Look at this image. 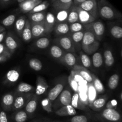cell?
<instances>
[{
	"instance_id": "cell-1",
	"label": "cell",
	"mask_w": 122,
	"mask_h": 122,
	"mask_svg": "<svg viewBox=\"0 0 122 122\" xmlns=\"http://www.w3.org/2000/svg\"><path fill=\"white\" fill-rule=\"evenodd\" d=\"M100 46V42L90 30L85 29L83 39L81 43V48L83 52L87 55L92 54L97 52Z\"/></svg>"
},
{
	"instance_id": "cell-2",
	"label": "cell",
	"mask_w": 122,
	"mask_h": 122,
	"mask_svg": "<svg viewBox=\"0 0 122 122\" xmlns=\"http://www.w3.org/2000/svg\"><path fill=\"white\" fill-rule=\"evenodd\" d=\"M98 15L107 20H112L119 17V13L107 0H97Z\"/></svg>"
},
{
	"instance_id": "cell-3",
	"label": "cell",
	"mask_w": 122,
	"mask_h": 122,
	"mask_svg": "<svg viewBox=\"0 0 122 122\" xmlns=\"http://www.w3.org/2000/svg\"><path fill=\"white\" fill-rule=\"evenodd\" d=\"M85 29L90 30L94 34L97 41H101L105 32L104 25L100 21H94L91 23L85 25Z\"/></svg>"
},
{
	"instance_id": "cell-4",
	"label": "cell",
	"mask_w": 122,
	"mask_h": 122,
	"mask_svg": "<svg viewBox=\"0 0 122 122\" xmlns=\"http://www.w3.org/2000/svg\"><path fill=\"white\" fill-rule=\"evenodd\" d=\"M57 43L58 46L61 49H63L65 52H73L75 51V46L73 44L70 35L59 37L57 39Z\"/></svg>"
},
{
	"instance_id": "cell-5",
	"label": "cell",
	"mask_w": 122,
	"mask_h": 122,
	"mask_svg": "<svg viewBox=\"0 0 122 122\" xmlns=\"http://www.w3.org/2000/svg\"><path fill=\"white\" fill-rule=\"evenodd\" d=\"M79 7L88 12L93 17L97 19V0H87L78 5Z\"/></svg>"
},
{
	"instance_id": "cell-6",
	"label": "cell",
	"mask_w": 122,
	"mask_h": 122,
	"mask_svg": "<svg viewBox=\"0 0 122 122\" xmlns=\"http://www.w3.org/2000/svg\"><path fill=\"white\" fill-rule=\"evenodd\" d=\"M101 116L105 120L109 122H119L121 120V115L115 109L106 108L102 112Z\"/></svg>"
},
{
	"instance_id": "cell-7",
	"label": "cell",
	"mask_w": 122,
	"mask_h": 122,
	"mask_svg": "<svg viewBox=\"0 0 122 122\" xmlns=\"http://www.w3.org/2000/svg\"><path fill=\"white\" fill-rule=\"evenodd\" d=\"M76 7L77 13H78L79 22L82 23V25H88L91 23L94 22L96 20V19L93 17L91 14H89L88 12L81 9L78 6H76Z\"/></svg>"
},
{
	"instance_id": "cell-8",
	"label": "cell",
	"mask_w": 122,
	"mask_h": 122,
	"mask_svg": "<svg viewBox=\"0 0 122 122\" xmlns=\"http://www.w3.org/2000/svg\"><path fill=\"white\" fill-rule=\"evenodd\" d=\"M72 70L78 73L83 79V80L85 81L88 83L92 82V74L91 73L90 71L86 68L82 66L75 65L73 67Z\"/></svg>"
},
{
	"instance_id": "cell-9",
	"label": "cell",
	"mask_w": 122,
	"mask_h": 122,
	"mask_svg": "<svg viewBox=\"0 0 122 122\" xmlns=\"http://www.w3.org/2000/svg\"><path fill=\"white\" fill-rule=\"evenodd\" d=\"M56 19L54 14L51 12H48L44 20L45 33H50L54 30L56 25Z\"/></svg>"
},
{
	"instance_id": "cell-10",
	"label": "cell",
	"mask_w": 122,
	"mask_h": 122,
	"mask_svg": "<svg viewBox=\"0 0 122 122\" xmlns=\"http://www.w3.org/2000/svg\"><path fill=\"white\" fill-rule=\"evenodd\" d=\"M5 46L8 50V52L13 54L18 48V43L14 36L11 33H8L5 37Z\"/></svg>"
},
{
	"instance_id": "cell-11",
	"label": "cell",
	"mask_w": 122,
	"mask_h": 122,
	"mask_svg": "<svg viewBox=\"0 0 122 122\" xmlns=\"http://www.w3.org/2000/svg\"><path fill=\"white\" fill-rule=\"evenodd\" d=\"M71 97H72V94H71V91L70 88H67L63 89L61 93L58 97L60 105L62 106L70 105L71 104Z\"/></svg>"
},
{
	"instance_id": "cell-12",
	"label": "cell",
	"mask_w": 122,
	"mask_h": 122,
	"mask_svg": "<svg viewBox=\"0 0 122 122\" xmlns=\"http://www.w3.org/2000/svg\"><path fill=\"white\" fill-rule=\"evenodd\" d=\"M30 25L32 38H39L45 33L44 21L38 23H30Z\"/></svg>"
},
{
	"instance_id": "cell-13",
	"label": "cell",
	"mask_w": 122,
	"mask_h": 122,
	"mask_svg": "<svg viewBox=\"0 0 122 122\" xmlns=\"http://www.w3.org/2000/svg\"><path fill=\"white\" fill-rule=\"evenodd\" d=\"M60 61L69 67H73L75 65H76L77 60L73 52H64L63 57L60 60Z\"/></svg>"
},
{
	"instance_id": "cell-14",
	"label": "cell",
	"mask_w": 122,
	"mask_h": 122,
	"mask_svg": "<svg viewBox=\"0 0 122 122\" xmlns=\"http://www.w3.org/2000/svg\"><path fill=\"white\" fill-rule=\"evenodd\" d=\"M42 1H33V0H26L24 2L19 4L20 11L22 13H30L35 7L40 4Z\"/></svg>"
},
{
	"instance_id": "cell-15",
	"label": "cell",
	"mask_w": 122,
	"mask_h": 122,
	"mask_svg": "<svg viewBox=\"0 0 122 122\" xmlns=\"http://www.w3.org/2000/svg\"><path fill=\"white\" fill-rule=\"evenodd\" d=\"M64 87V84L63 83H59L56 85L49 91L48 94V98L51 101H55L63 91Z\"/></svg>"
},
{
	"instance_id": "cell-16",
	"label": "cell",
	"mask_w": 122,
	"mask_h": 122,
	"mask_svg": "<svg viewBox=\"0 0 122 122\" xmlns=\"http://www.w3.org/2000/svg\"><path fill=\"white\" fill-rule=\"evenodd\" d=\"M49 86L47 82L41 76H39L37 78L36 88L35 89V95H41L44 94L47 91Z\"/></svg>"
},
{
	"instance_id": "cell-17",
	"label": "cell",
	"mask_w": 122,
	"mask_h": 122,
	"mask_svg": "<svg viewBox=\"0 0 122 122\" xmlns=\"http://www.w3.org/2000/svg\"><path fill=\"white\" fill-rule=\"evenodd\" d=\"M55 33L59 36H66L70 32V26L67 22L58 23L56 24L54 28Z\"/></svg>"
},
{
	"instance_id": "cell-18",
	"label": "cell",
	"mask_w": 122,
	"mask_h": 122,
	"mask_svg": "<svg viewBox=\"0 0 122 122\" xmlns=\"http://www.w3.org/2000/svg\"><path fill=\"white\" fill-rule=\"evenodd\" d=\"M56 115L58 116L64 117L69 116H75L76 114V110L71 105L63 106L55 112Z\"/></svg>"
},
{
	"instance_id": "cell-19",
	"label": "cell",
	"mask_w": 122,
	"mask_h": 122,
	"mask_svg": "<svg viewBox=\"0 0 122 122\" xmlns=\"http://www.w3.org/2000/svg\"><path fill=\"white\" fill-rule=\"evenodd\" d=\"M73 5V0H56L52 3V7L56 10H69Z\"/></svg>"
},
{
	"instance_id": "cell-20",
	"label": "cell",
	"mask_w": 122,
	"mask_h": 122,
	"mask_svg": "<svg viewBox=\"0 0 122 122\" xmlns=\"http://www.w3.org/2000/svg\"><path fill=\"white\" fill-rule=\"evenodd\" d=\"M84 31H80V32H75V33H70V38L73 42L75 48H77V49L81 47V43H82V39H83V35H84Z\"/></svg>"
},
{
	"instance_id": "cell-21",
	"label": "cell",
	"mask_w": 122,
	"mask_h": 122,
	"mask_svg": "<svg viewBox=\"0 0 122 122\" xmlns=\"http://www.w3.org/2000/svg\"><path fill=\"white\" fill-rule=\"evenodd\" d=\"M25 42H29L32 38L31 25L29 20H26L25 26L21 33V36Z\"/></svg>"
},
{
	"instance_id": "cell-22",
	"label": "cell",
	"mask_w": 122,
	"mask_h": 122,
	"mask_svg": "<svg viewBox=\"0 0 122 122\" xmlns=\"http://www.w3.org/2000/svg\"><path fill=\"white\" fill-rule=\"evenodd\" d=\"M106 98L105 97L96 98L91 104H89V107L92 110L95 111H98L103 108L106 104Z\"/></svg>"
},
{
	"instance_id": "cell-23",
	"label": "cell",
	"mask_w": 122,
	"mask_h": 122,
	"mask_svg": "<svg viewBox=\"0 0 122 122\" xmlns=\"http://www.w3.org/2000/svg\"><path fill=\"white\" fill-rule=\"evenodd\" d=\"M77 21H79L78 13H77L76 6H74L72 5L69 9L67 22L69 25H70V24L74 23L77 22Z\"/></svg>"
},
{
	"instance_id": "cell-24",
	"label": "cell",
	"mask_w": 122,
	"mask_h": 122,
	"mask_svg": "<svg viewBox=\"0 0 122 122\" xmlns=\"http://www.w3.org/2000/svg\"><path fill=\"white\" fill-rule=\"evenodd\" d=\"M14 100V97L13 94H10V93L5 94L2 98V107L6 110L10 109L13 106Z\"/></svg>"
},
{
	"instance_id": "cell-25",
	"label": "cell",
	"mask_w": 122,
	"mask_h": 122,
	"mask_svg": "<svg viewBox=\"0 0 122 122\" xmlns=\"http://www.w3.org/2000/svg\"><path fill=\"white\" fill-rule=\"evenodd\" d=\"M50 54L53 58L59 60L60 61L61 59L64 54V51L57 45H52V46L50 48Z\"/></svg>"
},
{
	"instance_id": "cell-26",
	"label": "cell",
	"mask_w": 122,
	"mask_h": 122,
	"mask_svg": "<svg viewBox=\"0 0 122 122\" xmlns=\"http://www.w3.org/2000/svg\"><path fill=\"white\" fill-rule=\"evenodd\" d=\"M45 15H46V13L44 11L30 14L29 19L30 20V22L33 23H38L43 22L45 20Z\"/></svg>"
},
{
	"instance_id": "cell-27",
	"label": "cell",
	"mask_w": 122,
	"mask_h": 122,
	"mask_svg": "<svg viewBox=\"0 0 122 122\" xmlns=\"http://www.w3.org/2000/svg\"><path fill=\"white\" fill-rule=\"evenodd\" d=\"M87 95L89 106V104H91L97 98V92L92 83H89L87 85Z\"/></svg>"
},
{
	"instance_id": "cell-28",
	"label": "cell",
	"mask_w": 122,
	"mask_h": 122,
	"mask_svg": "<svg viewBox=\"0 0 122 122\" xmlns=\"http://www.w3.org/2000/svg\"><path fill=\"white\" fill-rule=\"evenodd\" d=\"M71 106L75 109H80V110H83L86 108L85 106H83L81 101H80L79 97V94L77 92H75L73 95L71 97V104H70Z\"/></svg>"
},
{
	"instance_id": "cell-29",
	"label": "cell",
	"mask_w": 122,
	"mask_h": 122,
	"mask_svg": "<svg viewBox=\"0 0 122 122\" xmlns=\"http://www.w3.org/2000/svg\"><path fill=\"white\" fill-rule=\"evenodd\" d=\"M37 106H38V98L36 97H34L27 103L25 107V110L29 114H32L36 110Z\"/></svg>"
},
{
	"instance_id": "cell-30",
	"label": "cell",
	"mask_w": 122,
	"mask_h": 122,
	"mask_svg": "<svg viewBox=\"0 0 122 122\" xmlns=\"http://www.w3.org/2000/svg\"><path fill=\"white\" fill-rule=\"evenodd\" d=\"M93 77V81L92 83L93 86H94V88L96 90L97 94H102V93L104 92L105 88L104 86V85L100 81V79L98 78L97 77L95 76V75L92 74Z\"/></svg>"
},
{
	"instance_id": "cell-31",
	"label": "cell",
	"mask_w": 122,
	"mask_h": 122,
	"mask_svg": "<svg viewBox=\"0 0 122 122\" xmlns=\"http://www.w3.org/2000/svg\"><path fill=\"white\" fill-rule=\"evenodd\" d=\"M69 12V10H61L57 11L56 16V23H58L67 22Z\"/></svg>"
},
{
	"instance_id": "cell-32",
	"label": "cell",
	"mask_w": 122,
	"mask_h": 122,
	"mask_svg": "<svg viewBox=\"0 0 122 122\" xmlns=\"http://www.w3.org/2000/svg\"><path fill=\"white\" fill-rule=\"evenodd\" d=\"M26 21V18L24 16L20 17L18 18L17 20L15 21V30H16L18 34L20 36H21V33H22V31L25 26Z\"/></svg>"
},
{
	"instance_id": "cell-33",
	"label": "cell",
	"mask_w": 122,
	"mask_h": 122,
	"mask_svg": "<svg viewBox=\"0 0 122 122\" xmlns=\"http://www.w3.org/2000/svg\"><path fill=\"white\" fill-rule=\"evenodd\" d=\"M93 66L95 68H100L103 64V58L101 54L99 52H96L94 54L92 58Z\"/></svg>"
},
{
	"instance_id": "cell-34",
	"label": "cell",
	"mask_w": 122,
	"mask_h": 122,
	"mask_svg": "<svg viewBox=\"0 0 122 122\" xmlns=\"http://www.w3.org/2000/svg\"><path fill=\"white\" fill-rule=\"evenodd\" d=\"M19 73L16 70H10L6 74V79L8 82L14 83L17 82L19 78Z\"/></svg>"
},
{
	"instance_id": "cell-35",
	"label": "cell",
	"mask_w": 122,
	"mask_h": 122,
	"mask_svg": "<svg viewBox=\"0 0 122 122\" xmlns=\"http://www.w3.org/2000/svg\"><path fill=\"white\" fill-rule=\"evenodd\" d=\"M104 56L105 64L106 66H112L114 63V58L112 51L109 50H106L104 53Z\"/></svg>"
},
{
	"instance_id": "cell-36",
	"label": "cell",
	"mask_w": 122,
	"mask_h": 122,
	"mask_svg": "<svg viewBox=\"0 0 122 122\" xmlns=\"http://www.w3.org/2000/svg\"><path fill=\"white\" fill-rule=\"evenodd\" d=\"M119 76L117 74H114L112 75L109 78L108 82V87L112 90H114L119 85Z\"/></svg>"
},
{
	"instance_id": "cell-37",
	"label": "cell",
	"mask_w": 122,
	"mask_h": 122,
	"mask_svg": "<svg viewBox=\"0 0 122 122\" xmlns=\"http://www.w3.org/2000/svg\"><path fill=\"white\" fill-rule=\"evenodd\" d=\"M30 67L35 71H40L42 69V63L38 58H32L29 61Z\"/></svg>"
},
{
	"instance_id": "cell-38",
	"label": "cell",
	"mask_w": 122,
	"mask_h": 122,
	"mask_svg": "<svg viewBox=\"0 0 122 122\" xmlns=\"http://www.w3.org/2000/svg\"><path fill=\"white\" fill-rule=\"evenodd\" d=\"M25 101H26V98L25 97V96L20 95V96L17 97L15 98H14L13 105V108L14 110L20 109L24 106Z\"/></svg>"
},
{
	"instance_id": "cell-39",
	"label": "cell",
	"mask_w": 122,
	"mask_h": 122,
	"mask_svg": "<svg viewBox=\"0 0 122 122\" xmlns=\"http://www.w3.org/2000/svg\"><path fill=\"white\" fill-rule=\"evenodd\" d=\"M34 89V88L29 83L22 82L20 83L17 88V91L20 93H27Z\"/></svg>"
},
{
	"instance_id": "cell-40",
	"label": "cell",
	"mask_w": 122,
	"mask_h": 122,
	"mask_svg": "<svg viewBox=\"0 0 122 122\" xmlns=\"http://www.w3.org/2000/svg\"><path fill=\"white\" fill-rule=\"evenodd\" d=\"M49 5H50V3L48 2V1H42L40 4L37 5L36 7H35L33 8V9L30 12L29 14H33V13L44 11V10H45L48 7Z\"/></svg>"
},
{
	"instance_id": "cell-41",
	"label": "cell",
	"mask_w": 122,
	"mask_h": 122,
	"mask_svg": "<svg viewBox=\"0 0 122 122\" xmlns=\"http://www.w3.org/2000/svg\"><path fill=\"white\" fill-rule=\"evenodd\" d=\"M50 39L45 37L41 38L36 41L35 45L39 49H45L50 45Z\"/></svg>"
},
{
	"instance_id": "cell-42",
	"label": "cell",
	"mask_w": 122,
	"mask_h": 122,
	"mask_svg": "<svg viewBox=\"0 0 122 122\" xmlns=\"http://www.w3.org/2000/svg\"><path fill=\"white\" fill-rule=\"evenodd\" d=\"M80 57L83 67L85 68H89L91 66V60L86 54L83 52H81Z\"/></svg>"
},
{
	"instance_id": "cell-43",
	"label": "cell",
	"mask_w": 122,
	"mask_h": 122,
	"mask_svg": "<svg viewBox=\"0 0 122 122\" xmlns=\"http://www.w3.org/2000/svg\"><path fill=\"white\" fill-rule=\"evenodd\" d=\"M111 35L116 39H121L122 38V28L120 26H114L110 29Z\"/></svg>"
},
{
	"instance_id": "cell-44",
	"label": "cell",
	"mask_w": 122,
	"mask_h": 122,
	"mask_svg": "<svg viewBox=\"0 0 122 122\" xmlns=\"http://www.w3.org/2000/svg\"><path fill=\"white\" fill-rule=\"evenodd\" d=\"M69 26H70V33L85 30V26L79 21L70 24Z\"/></svg>"
},
{
	"instance_id": "cell-45",
	"label": "cell",
	"mask_w": 122,
	"mask_h": 122,
	"mask_svg": "<svg viewBox=\"0 0 122 122\" xmlns=\"http://www.w3.org/2000/svg\"><path fill=\"white\" fill-rule=\"evenodd\" d=\"M27 119V114L25 111H19L14 116L15 122H25Z\"/></svg>"
},
{
	"instance_id": "cell-46",
	"label": "cell",
	"mask_w": 122,
	"mask_h": 122,
	"mask_svg": "<svg viewBox=\"0 0 122 122\" xmlns=\"http://www.w3.org/2000/svg\"><path fill=\"white\" fill-rule=\"evenodd\" d=\"M41 105L43 109L48 113H51L52 112V101H50L48 98H45L42 101Z\"/></svg>"
},
{
	"instance_id": "cell-47",
	"label": "cell",
	"mask_w": 122,
	"mask_h": 122,
	"mask_svg": "<svg viewBox=\"0 0 122 122\" xmlns=\"http://www.w3.org/2000/svg\"><path fill=\"white\" fill-rule=\"evenodd\" d=\"M15 20V15L14 14H10L1 21V23L4 26H10L13 25Z\"/></svg>"
},
{
	"instance_id": "cell-48",
	"label": "cell",
	"mask_w": 122,
	"mask_h": 122,
	"mask_svg": "<svg viewBox=\"0 0 122 122\" xmlns=\"http://www.w3.org/2000/svg\"><path fill=\"white\" fill-rule=\"evenodd\" d=\"M70 75L73 77V78L74 80H75V81H76V82L79 83V85H81L88 84V83H87L85 81H84V80H83V79L82 78V77H81V76H80L78 73H77L76 72H75V71H73V70H71Z\"/></svg>"
},
{
	"instance_id": "cell-49",
	"label": "cell",
	"mask_w": 122,
	"mask_h": 122,
	"mask_svg": "<svg viewBox=\"0 0 122 122\" xmlns=\"http://www.w3.org/2000/svg\"><path fill=\"white\" fill-rule=\"evenodd\" d=\"M68 82H69V84L70 88L75 92H77L79 88V85L75 80L73 79V78L70 75H69V76L68 77Z\"/></svg>"
},
{
	"instance_id": "cell-50",
	"label": "cell",
	"mask_w": 122,
	"mask_h": 122,
	"mask_svg": "<svg viewBox=\"0 0 122 122\" xmlns=\"http://www.w3.org/2000/svg\"><path fill=\"white\" fill-rule=\"evenodd\" d=\"M70 122H88V119L83 115L74 116L70 120Z\"/></svg>"
},
{
	"instance_id": "cell-51",
	"label": "cell",
	"mask_w": 122,
	"mask_h": 122,
	"mask_svg": "<svg viewBox=\"0 0 122 122\" xmlns=\"http://www.w3.org/2000/svg\"><path fill=\"white\" fill-rule=\"evenodd\" d=\"M0 55L5 56L8 58H9L11 56V54L8 52V50L5 47L4 44H1V43L0 44Z\"/></svg>"
},
{
	"instance_id": "cell-52",
	"label": "cell",
	"mask_w": 122,
	"mask_h": 122,
	"mask_svg": "<svg viewBox=\"0 0 122 122\" xmlns=\"http://www.w3.org/2000/svg\"><path fill=\"white\" fill-rule=\"evenodd\" d=\"M117 105V102L116 100H113L108 102L107 105V108H112V109H115Z\"/></svg>"
},
{
	"instance_id": "cell-53",
	"label": "cell",
	"mask_w": 122,
	"mask_h": 122,
	"mask_svg": "<svg viewBox=\"0 0 122 122\" xmlns=\"http://www.w3.org/2000/svg\"><path fill=\"white\" fill-rule=\"evenodd\" d=\"M0 122H8L7 114L3 111L0 112Z\"/></svg>"
},
{
	"instance_id": "cell-54",
	"label": "cell",
	"mask_w": 122,
	"mask_h": 122,
	"mask_svg": "<svg viewBox=\"0 0 122 122\" xmlns=\"http://www.w3.org/2000/svg\"><path fill=\"white\" fill-rule=\"evenodd\" d=\"M86 1H87V0H73V5L78 6L81 3Z\"/></svg>"
},
{
	"instance_id": "cell-55",
	"label": "cell",
	"mask_w": 122,
	"mask_h": 122,
	"mask_svg": "<svg viewBox=\"0 0 122 122\" xmlns=\"http://www.w3.org/2000/svg\"><path fill=\"white\" fill-rule=\"evenodd\" d=\"M6 36V32L5 31H4V32L0 33V44L2 42L4 41V39H5V37Z\"/></svg>"
},
{
	"instance_id": "cell-56",
	"label": "cell",
	"mask_w": 122,
	"mask_h": 122,
	"mask_svg": "<svg viewBox=\"0 0 122 122\" xmlns=\"http://www.w3.org/2000/svg\"><path fill=\"white\" fill-rule=\"evenodd\" d=\"M13 0H0V4L2 5H5L9 4Z\"/></svg>"
},
{
	"instance_id": "cell-57",
	"label": "cell",
	"mask_w": 122,
	"mask_h": 122,
	"mask_svg": "<svg viewBox=\"0 0 122 122\" xmlns=\"http://www.w3.org/2000/svg\"><path fill=\"white\" fill-rule=\"evenodd\" d=\"M8 58L7 57H5V56L0 55V63H3V62L6 61Z\"/></svg>"
},
{
	"instance_id": "cell-58",
	"label": "cell",
	"mask_w": 122,
	"mask_h": 122,
	"mask_svg": "<svg viewBox=\"0 0 122 122\" xmlns=\"http://www.w3.org/2000/svg\"><path fill=\"white\" fill-rule=\"evenodd\" d=\"M4 31H5V29L4 27H3L2 26H0V33L4 32Z\"/></svg>"
},
{
	"instance_id": "cell-59",
	"label": "cell",
	"mask_w": 122,
	"mask_h": 122,
	"mask_svg": "<svg viewBox=\"0 0 122 122\" xmlns=\"http://www.w3.org/2000/svg\"><path fill=\"white\" fill-rule=\"evenodd\" d=\"M17 2H19V4H20V3H21V2H24V1H26V0H17Z\"/></svg>"
},
{
	"instance_id": "cell-60",
	"label": "cell",
	"mask_w": 122,
	"mask_h": 122,
	"mask_svg": "<svg viewBox=\"0 0 122 122\" xmlns=\"http://www.w3.org/2000/svg\"><path fill=\"white\" fill-rule=\"evenodd\" d=\"M51 2H52V3H53V2H54V1H56V0H51Z\"/></svg>"
},
{
	"instance_id": "cell-61",
	"label": "cell",
	"mask_w": 122,
	"mask_h": 122,
	"mask_svg": "<svg viewBox=\"0 0 122 122\" xmlns=\"http://www.w3.org/2000/svg\"></svg>"
},
{
	"instance_id": "cell-62",
	"label": "cell",
	"mask_w": 122,
	"mask_h": 122,
	"mask_svg": "<svg viewBox=\"0 0 122 122\" xmlns=\"http://www.w3.org/2000/svg\"><path fill=\"white\" fill-rule=\"evenodd\" d=\"M33 1H42V0H33Z\"/></svg>"
}]
</instances>
